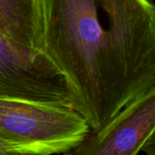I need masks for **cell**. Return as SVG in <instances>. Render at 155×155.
I'll list each match as a JSON object with an SVG mask.
<instances>
[{"label": "cell", "mask_w": 155, "mask_h": 155, "mask_svg": "<svg viewBox=\"0 0 155 155\" xmlns=\"http://www.w3.org/2000/svg\"><path fill=\"white\" fill-rule=\"evenodd\" d=\"M40 8L41 51L91 130L155 89L152 0H40Z\"/></svg>", "instance_id": "obj_1"}, {"label": "cell", "mask_w": 155, "mask_h": 155, "mask_svg": "<svg viewBox=\"0 0 155 155\" xmlns=\"http://www.w3.org/2000/svg\"><path fill=\"white\" fill-rule=\"evenodd\" d=\"M90 131L71 105L0 97V139L21 155L63 154Z\"/></svg>", "instance_id": "obj_2"}, {"label": "cell", "mask_w": 155, "mask_h": 155, "mask_svg": "<svg viewBox=\"0 0 155 155\" xmlns=\"http://www.w3.org/2000/svg\"><path fill=\"white\" fill-rule=\"evenodd\" d=\"M0 97L70 105L66 82L49 58L1 33Z\"/></svg>", "instance_id": "obj_3"}, {"label": "cell", "mask_w": 155, "mask_h": 155, "mask_svg": "<svg viewBox=\"0 0 155 155\" xmlns=\"http://www.w3.org/2000/svg\"><path fill=\"white\" fill-rule=\"evenodd\" d=\"M155 89L136 98L99 130L61 155H155Z\"/></svg>", "instance_id": "obj_4"}, {"label": "cell", "mask_w": 155, "mask_h": 155, "mask_svg": "<svg viewBox=\"0 0 155 155\" xmlns=\"http://www.w3.org/2000/svg\"><path fill=\"white\" fill-rule=\"evenodd\" d=\"M0 33L17 44L41 51L40 0H0Z\"/></svg>", "instance_id": "obj_5"}, {"label": "cell", "mask_w": 155, "mask_h": 155, "mask_svg": "<svg viewBox=\"0 0 155 155\" xmlns=\"http://www.w3.org/2000/svg\"><path fill=\"white\" fill-rule=\"evenodd\" d=\"M0 155H20L18 153H15L13 152H11L6 145L3 143V141L0 139Z\"/></svg>", "instance_id": "obj_6"}]
</instances>
